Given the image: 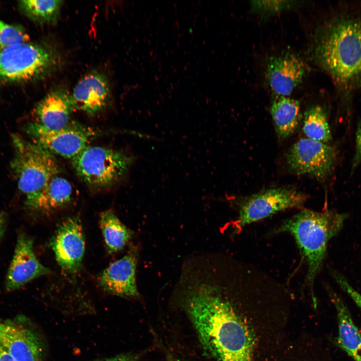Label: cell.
I'll return each instance as SVG.
<instances>
[{
    "label": "cell",
    "instance_id": "4fadbf2b",
    "mask_svg": "<svg viewBox=\"0 0 361 361\" xmlns=\"http://www.w3.org/2000/svg\"><path fill=\"white\" fill-rule=\"evenodd\" d=\"M136 256L133 251L111 263L99 279L101 287L112 294L128 298L139 296L136 281Z\"/></svg>",
    "mask_w": 361,
    "mask_h": 361
},
{
    "label": "cell",
    "instance_id": "7c38bea8",
    "mask_svg": "<svg viewBox=\"0 0 361 361\" xmlns=\"http://www.w3.org/2000/svg\"><path fill=\"white\" fill-rule=\"evenodd\" d=\"M0 347L15 361H42L44 353L42 340L31 329L0 321Z\"/></svg>",
    "mask_w": 361,
    "mask_h": 361
},
{
    "label": "cell",
    "instance_id": "8fae6325",
    "mask_svg": "<svg viewBox=\"0 0 361 361\" xmlns=\"http://www.w3.org/2000/svg\"><path fill=\"white\" fill-rule=\"evenodd\" d=\"M51 273V270L37 259L33 239L24 232L19 233L6 278V290H17L36 278Z\"/></svg>",
    "mask_w": 361,
    "mask_h": 361
},
{
    "label": "cell",
    "instance_id": "d4e9b609",
    "mask_svg": "<svg viewBox=\"0 0 361 361\" xmlns=\"http://www.w3.org/2000/svg\"><path fill=\"white\" fill-rule=\"evenodd\" d=\"M334 277L342 289L350 297L355 303L361 309V294L350 285L343 276L339 274H335Z\"/></svg>",
    "mask_w": 361,
    "mask_h": 361
},
{
    "label": "cell",
    "instance_id": "4316f807",
    "mask_svg": "<svg viewBox=\"0 0 361 361\" xmlns=\"http://www.w3.org/2000/svg\"><path fill=\"white\" fill-rule=\"evenodd\" d=\"M361 161V121L358 124L356 133V152L353 165H355Z\"/></svg>",
    "mask_w": 361,
    "mask_h": 361
},
{
    "label": "cell",
    "instance_id": "ac0fdd59",
    "mask_svg": "<svg viewBox=\"0 0 361 361\" xmlns=\"http://www.w3.org/2000/svg\"><path fill=\"white\" fill-rule=\"evenodd\" d=\"M333 298L338 317V344L354 361H361V334L343 302Z\"/></svg>",
    "mask_w": 361,
    "mask_h": 361
},
{
    "label": "cell",
    "instance_id": "603a6c76",
    "mask_svg": "<svg viewBox=\"0 0 361 361\" xmlns=\"http://www.w3.org/2000/svg\"><path fill=\"white\" fill-rule=\"evenodd\" d=\"M28 35L21 27L0 20V50L20 43H28Z\"/></svg>",
    "mask_w": 361,
    "mask_h": 361
},
{
    "label": "cell",
    "instance_id": "5bb4252c",
    "mask_svg": "<svg viewBox=\"0 0 361 361\" xmlns=\"http://www.w3.org/2000/svg\"><path fill=\"white\" fill-rule=\"evenodd\" d=\"M110 94V86L106 77L102 73L93 71L78 81L71 96L75 109L89 115H94L106 107Z\"/></svg>",
    "mask_w": 361,
    "mask_h": 361
},
{
    "label": "cell",
    "instance_id": "9c48e42d",
    "mask_svg": "<svg viewBox=\"0 0 361 361\" xmlns=\"http://www.w3.org/2000/svg\"><path fill=\"white\" fill-rule=\"evenodd\" d=\"M286 158L289 168L295 173L322 179L333 168L335 152L331 146L305 138L291 146Z\"/></svg>",
    "mask_w": 361,
    "mask_h": 361
},
{
    "label": "cell",
    "instance_id": "f1b7e54d",
    "mask_svg": "<svg viewBox=\"0 0 361 361\" xmlns=\"http://www.w3.org/2000/svg\"><path fill=\"white\" fill-rule=\"evenodd\" d=\"M0 361H15L4 349L0 347Z\"/></svg>",
    "mask_w": 361,
    "mask_h": 361
},
{
    "label": "cell",
    "instance_id": "5b68a950",
    "mask_svg": "<svg viewBox=\"0 0 361 361\" xmlns=\"http://www.w3.org/2000/svg\"><path fill=\"white\" fill-rule=\"evenodd\" d=\"M134 156L123 151L88 145L72 159L78 177L89 187L108 188L128 172Z\"/></svg>",
    "mask_w": 361,
    "mask_h": 361
},
{
    "label": "cell",
    "instance_id": "30bf717a",
    "mask_svg": "<svg viewBox=\"0 0 361 361\" xmlns=\"http://www.w3.org/2000/svg\"><path fill=\"white\" fill-rule=\"evenodd\" d=\"M56 261L68 274L80 269L85 243L82 226L77 217H69L61 222L50 241Z\"/></svg>",
    "mask_w": 361,
    "mask_h": 361
},
{
    "label": "cell",
    "instance_id": "2e32d148",
    "mask_svg": "<svg viewBox=\"0 0 361 361\" xmlns=\"http://www.w3.org/2000/svg\"><path fill=\"white\" fill-rule=\"evenodd\" d=\"M75 109L72 96L66 90L57 88L48 93L37 104L38 122L49 129H59L69 124Z\"/></svg>",
    "mask_w": 361,
    "mask_h": 361
},
{
    "label": "cell",
    "instance_id": "6da1fadb",
    "mask_svg": "<svg viewBox=\"0 0 361 361\" xmlns=\"http://www.w3.org/2000/svg\"><path fill=\"white\" fill-rule=\"evenodd\" d=\"M194 285L184 304L205 352L219 361H252V333L230 303L213 284Z\"/></svg>",
    "mask_w": 361,
    "mask_h": 361
},
{
    "label": "cell",
    "instance_id": "e0dca14e",
    "mask_svg": "<svg viewBox=\"0 0 361 361\" xmlns=\"http://www.w3.org/2000/svg\"><path fill=\"white\" fill-rule=\"evenodd\" d=\"M72 192L69 182L57 175L39 192L26 198L25 204L32 211L50 213L68 205L72 200Z\"/></svg>",
    "mask_w": 361,
    "mask_h": 361
},
{
    "label": "cell",
    "instance_id": "cb8c5ba5",
    "mask_svg": "<svg viewBox=\"0 0 361 361\" xmlns=\"http://www.w3.org/2000/svg\"><path fill=\"white\" fill-rule=\"evenodd\" d=\"M293 2L288 1H253V8L256 11L266 13L279 12L292 5Z\"/></svg>",
    "mask_w": 361,
    "mask_h": 361
},
{
    "label": "cell",
    "instance_id": "52a82bcc",
    "mask_svg": "<svg viewBox=\"0 0 361 361\" xmlns=\"http://www.w3.org/2000/svg\"><path fill=\"white\" fill-rule=\"evenodd\" d=\"M307 196L292 187H278L262 191L244 200L239 205L235 221V233L251 223L289 209L301 208Z\"/></svg>",
    "mask_w": 361,
    "mask_h": 361
},
{
    "label": "cell",
    "instance_id": "9a60e30c",
    "mask_svg": "<svg viewBox=\"0 0 361 361\" xmlns=\"http://www.w3.org/2000/svg\"><path fill=\"white\" fill-rule=\"evenodd\" d=\"M305 71V65L298 57L286 54L269 60L266 77L272 91L280 97H286L301 82Z\"/></svg>",
    "mask_w": 361,
    "mask_h": 361
},
{
    "label": "cell",
    "instance_id": "7a4b0ae2",
    "mask_svg": "<svg viewBox=\"0 0 361 361\" xmlns=\"http://www.w3.org/2000/svg\"><path fill=\"white\" fill-rule=\"evenodd\" d=\"M313 49L317 64L341 88L361 84V18L328 21L317 33Z\"/></svg>",
    "mask_w": 361,
    "mask_h": 361
},
{
    "label": "cell",
    "instance_id": "ffe728a7",
    "mask_svg": "<svg viewBox=\"0 0 361 361\" xmlns=\"http://www.w3.org/2000/svg\"><path fill=\"white\" fill-rule=\"evenodd\" d=\"M99 223L108 251L115 253L122 250L130 239L132 232L110 210L101 213Z\"/></svg>",
    "mask_w": 361,
    "mask_h": 361
},
{
    "label": "cell",
    "instance_id": "83f0119b",
    "mask_svg": "<svg viewBox=\"0 0 361 361\" xmlns=\"http://www.w3.org/2000/svg\"><path fill=\"white\" fill-rule=\"evenodd\" d=\"M7 217L5 214L0 211V242L5 234L7 227Z\"/></svg>",
    "mask_w": 361,
    "mask_h": 361
},
{
    "label": "cell",
    "instance_id": "277c9868",
    "mask_svg": "<svg viewBox=\"0 0 361 361\" xmlns=\"http://www.w3.org/2000/svg\"><path fill=\"white\" fill-rule=\"evenodd\" d=\"M12 142L14 156L11 168L19 189L27 198L39 192L61 168L53 154L41 145L16 134L12 135Z\"/></svg>",
    "mask_w": 361,
    "mask_h": 361
},
{
    "label": "cell",
    "instance_id": "ba28073f",
    "mask_svg": "<svg viewBox=\"0 0 361 361\" xmlns=\"http://www.w3.org/2000/svg\"><path fill=\"white\" fill-rule=\"evenodd\" d=\"M26 131L34 142L52 154L70 159L87 146L94 135L92 129L72 122L56 130L47 129L38 122H32L27 126Z\"/></svg>",
    "mask_w": 361,
    "mask_h": 361
},
{
    "label": "cell",
    "instance_id": "d6986e66",
    "mask_svg": "<svg viewBox=\"0 0 361 361\" xmlns=\"http://www.w3.org/2000/svg\"><path fill=\"white\" fill-rule=\"evenodd\" d=\"M270 112L279 137L286 138L293 133L301 117L298 101L287 97H279L273 102Z\"/></svg>",
    "mask_w": 361,
    "mask_h": 361
},
{
    "label": "cell",
    "instance_id": "8992f818",
    "mask_svg": "<svg viewBox=\"0 0 361 361\" xmlns=\"http://www.w3.org/2000/svg\"><path fill=\"white\" fill-rule=\"evenodd\" d=\"M57 53L41 45L23 43L0 50V80L22 81L43 76L56 68Z\"/></svg>",
    "mask_w": 361,
    "mask_h": 361
},
{
    "label": "cell",
    "instance_id": "7402d4cb",
    "mask_svg": "<svg viewBox=\"0 0 361 361\" xmlns=\"http://www.w3.org/2000/svg\"><path fill=\"white\" fill-rule=\"evenodd\" d=\"M62 1L27 0L20 2L21 8L32 19L42 23H54L57 21Z\"/></svg>",
    "mask_w": 361,
    "mask_h": 361
},
{
    "label": "cell",
    "instance_id": "484cf974",
    "mask_svg": "<svg viewBox=\"0 0 361 361\" xmlns=\"http://www.w3.org/2000/svg\"><path fill=\"white\" fill-rule=\"evenodd\" d=\"M139 357V354L137 353H124L111 357L96 359L90 361H137Z\"/></svg>",
    "mask_w": 361,
    "mask_h": 361
},
{
    "label": "cell",
    "instance_id": "44dd1931",
    "mask_svg": "<svg viewBox=\"0 0 361 361\" xmlns=\"http://www.w3.org/2000/svg\"><path fill=\"white\" fill-rule=\"evenodd\" d=\"M302 129L308 138L324 143L331 140L326 115L321 106H314L306 111Z\"/></svg>",
    "mask_w": 361,
    "mask_h": 361
},
{
    "label": "cell",
    "instance_id": "3957f363",
    "mask_svg": "<svg viewBox=\"0 0 361 361\" xmlns=\"http://www.w3.org/2000/svg\"><path fill=\"white\" fill-rule=\"evenodd\" d=\"M347 217L333 211L302 210L271 232L288 233L293 237L307 264L305 283L311 291L325 259L328 242L340 231Z\"/></svg>",
    "mask_w": 361,
    "mask_h": 361
}]
</instances>
